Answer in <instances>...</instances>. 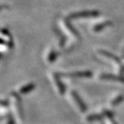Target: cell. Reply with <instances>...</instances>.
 Wrapping results in <instances>:
<instances>
[{"instance_id":"1","label":"cell","mask_w":124,"mask_h":124,"mask_svg":"<svg viewBox=\"0 0 124 124\" xmlns=\"http://www.w3.org/2000/svg\"><path fill=\"white\" fill-rule=\"evenodd\" d=\"M99 15V12L96 11H85L73 13L70 15V19L82 18V17H94Z\"/></svg>"},{"instance_id":"2","label":"cell","mask_w":124,"mask_h":124,"mask_svg":"<svg viewBox=\"0 0 124 124\" xmlns=\"http://www.w3.org/2000/svg\"><path fill=\"white\" fill-rule=\"evenodd\" d=\"M61 23H62V26H63L64 29L67 32V34L69 35L72 36L73 38H74L76 40L80 38L79 34L76 31V30L73 27V26H71V25L70 24V23L68 22L67 20H63Z\"/></svg>"},{"instance_id":"3","label":"cell","mask_w":124,"mask_h":124,"mask_svg":"<svg viewBox=\"0 0 124 124\" xmlns=\"http://www.w3.org/2000/svg\"><path fill=\"white\" fill-rule=\"evenodd\" d=\"M100 54H101V55H102L103 56L106 57L107 58H108V59L113 61L115 64H117V65L120 67V71L121 73H124V65L121 63L120 60L117 56H115V55H112L111 53H110V52H105V51H103V50L100 51Z\"/></svg>"},{"instance_id":"4","label":"cell","mask_w":124,"mask_h":124,"mask_svg":"<svg viewBox=\"0 0 124 124\" xmlns=\"http://www.w3.org/2000/svg\"><path fill=\"white\" fill-rule=\"evenodd\" d=\"M12 96H13V100H14V107H15V109H16V114L18 115L19 117H20L22 119V117H23V111H22V107H21V100L20 98V96L15 93H12Z\"/></svg>"},{"instance_id":"5","label":"cell","mask_w":124,"mask_h":124,"mask_svg":"<svg viewBox=\"0 0 124 124\" xmlns=\"http://www.w3.org/2000/svg\"><path fill=\"white\" fill-rule=\"evenodd\" d=\"M71 95L73 96V98L76 104L78 107V108L80 109V111L82 112H85L86 111V109H87V107H86L85 104L84 103V102L80 98V96H79L75 91H71Z\"/></svg>"},{"instance_id":"6","label":"cell","mask_w":124,"mask_h":124,"mask_svg":"<svg viewBox=\"0 0 124 124\" xmlns=\"http://www.w3.org/2000/svg\"><path fill=\"white\" fill-rule=\"evenodd\" d=\"M100 78L103 80H110V81H115L119 82H124V77L115 75H110V74H102L100 76Z\"/></svg>"},{"instance_id":"7","label":"cell","mask_w":124,"mask_h":124,"mask_svg":"<svg viewBox=\"0 0 124 124\" xmlns=\"http://www.w3.org/2000/svg\"><path fill=\"white\" fill-rule=\"evenodd\" d=\"M53 79H54V82H55V84L58 88V93L61 94V95H63L64 93V91H65V87L60 80L59 78V76L57 75V74H55L53 76Z\"/></svg>"},{"instance_id":"8","label":"cell","mask_w":124,"mask_h":124,"mask_svg":"<svg viewBox=\"0 0 124 124\" xmlns=\"http://www.w3.org/2000/svg\"><path fill=\"white\" fill-rule=\"evenodd\" d=\"M64 76H72V77H91L92 76V73L90 71H81V72H76L73 73L65 74Z\"/></svg>"},{"instance_id":"9","label":"cell","mask_w":124,"mask_h":124,"mask_svg":"<svg viewBox=\"0 0 124 124\" xmlns=\"http://www.w3.org/2000/svg\"><path fill=\"white\" fill-rule=\"evenodd\" d=\"M103 116H105L106 120H107V122H106L107 124H116V123H115V121L114 120L113 114L111 111H103Z\"/></svg>"},{"instance_id":"10","label":"cell","mask_w":124,"mask_h":124,"mask_svg":"<svg viewBox=\"0 0 124 124\" xmlns=\"http://www.w3.org/2000/svg\"><path fill=\"white\" fill-rule=\"evenodd\" d=\"M34 85L32 84V83H30V84H28L27 85H25L24 87H23L22 88H20V93H22V94H25V93H29L30 91H31L34 88Z\"/></svg>"},{"instance_id":"11","label":"cell","mask_w":124,"mask_h":124,"mask_svg":"<svg viewBox=\"0 0 124 124\" xmlns=\"http://www.w3.org/2000/svg\"><path fill=\"white\" fill-rule=\"evenodd\" d=\"M111 24V22H105V23H100V24H97L94 27H93V31H96V32H99L101 30L104 29L105 27H107V26L110 25Z\"/></svg>"},{"instance_id":"12","label":"cell","mask_w":124,"mask_h":124,"mask_svg":"<svg viewBox=\"0 0 124 124\" xmlns=\"http://www.w3.org/2000/svg\"><path fill=\"white\" fill-rule=\"evenodd\" d=\"M102 116L103 115H102V114H91L87 117V121H90V122L95 121V120L96 121L100 120L102 119Z\"/></svg>"},{"instance_id":"13","label":"cell","mask_w":124,"mask_h":124,"mask_svg":"<svg viewBox=\"0 0 124 124\" xmlns=\"http://www.w3.org/2000/svg\"><path fill=\"white\" fill-rule=\"evenodd\" d=\"M57 56H58L57 52L55 50H52L49 52L48 58H47V61L49 62V63H52L53 61H55V59L57 58Z\"/></svg>"},{"instance_id":"14","label":"cell","mask_w":124,"mask_h":124,"mask_svg":"<svg viewBox=\"0 0 124 124\" xmlns=\"http://www.w3.org/2000/svg\"><path fill=\"white\" fill-rule=\"evenodd\" d=\"M123 95H119V96H117L116 98H115L114 100H112V102H111V105L112 106H116V105H119L123 100Z\"/></svg>"},{"instance_id":"15","label":"cell","mask_w":124,"mask_h":124,"mask_svg":"<svg viewBox=\"0 0 124 124\" xmlns=\"http://www.w3.org/2000/svg\"><path fill=\"white\" fill-rule=\"evenodd\" d=\"M7 124H14V120L11 117H10L9 118H8V123Z\"/></svg>"}]
</instances>
